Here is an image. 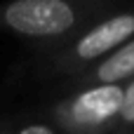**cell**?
Here are the masks:
<instances>
[{"mask_svg": "<svg viewBox=\"0 0 134 134\" xmlns=\"http://www.w3.org/2000/svg\"><path fill=\"white\" fill-rule=\"evenodd\" d=\"M115 0H14L5 7L2 21L31 38H68L106 16Z\"/></svg>", "mask_w": 134, "mask_h": 134, "instance_id": "obj_1", "label": "cell"}, {"mask_svg": "<svg viewBox=\"0 0 134 134\" xmlns=\"http://www.w3.org/2000/svg\"><path fill=\"white\" fill-rule=\"evenodd\" d=\"M122 104V85L80 87L61 99L52 115L64 134H113Z\"/></svg>", "mask_w": 134, "mask_h": 134, "instance_id": "obj_2", "label": "cell"}, {"mask_svg": "<svg viewBox=\"0 0 134 134\" xmlns=\"http://www.w3.org/2000/svg\"><path fill=\"white\" fill-rule=\"evenodd\" d=\"M134 38V7L120 9V12H108L99 21L90 24L82 28L68 47L59 54V66L71 73H82L92 64L101 61L111 52H115L120 45Z\"/></svg>", "mask_w": 134, "mask_h": 134, "instance_id": "obj_3", "label": "cell"}, {"mask_svg": "<svg viewBox=\"0 0 134 134\" xmlns=\"http://www.w3.org/2000/svg\"><path fill=\"white\" fill-rule=\"evenodd\" d=\"M134 78V38L120 45L115 52L104 57L101 61L92 64L78 75L80 87H97V85H125Z\"/></svg>", "mask_w": 134, "mask_h": 134, "instance_id": "obj_4", "label": "cell"}, {"mask_svg": "<svg viewBox=\"0 0 134 134\" xmlns=\"http://www.w3.org/2000/svg\"><path fill=\"white\" fill-rule=\"evenodd\" d=\"M113 134H134V78L122 85V104L113 125Z\"/></svg>", "mask_w": 134, "mask_h": 134, "instance_id": "obj_5", "label": "cell"}, {"mask_svg": "<svg viewBox=\"0 0 134 134\" xmlns=\"http://www.w3.org/2000/svg\"><path fill=\"white\" fill-rule=\"evenodd\" d=\"M14 134H54V130L47 127V125H28V127H24Z\"/></svg>", "mask_w": 134, "mask_h": 134, "instance_id": "obj_6", "label": "cell"}]
</instances>
